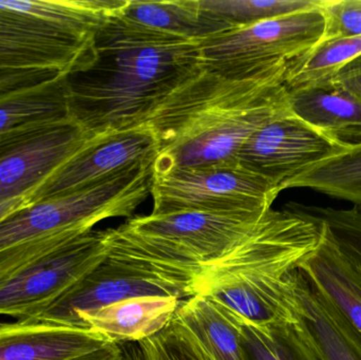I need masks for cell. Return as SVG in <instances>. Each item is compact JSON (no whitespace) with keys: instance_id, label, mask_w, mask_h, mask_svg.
Returning <instances> with one entry per match:
<instances>
[{"instance_id":"cell-26","label":"cell","mask_w":361,"mask_h":360,"mask_svg":"<svg viewBox=\"0 0 361 360\" xmlns=\"http://www.w3.org/2000/svg\"><path fill=\"white\" fill-rule=\"evenodd\" d=\"M305 213L322 222L338 251L361 273V211L299 204Z\"/></svg>"},{"instance_id":"cell-14","label":"cell","mask_w":361,"mask_h":360,"mask_svg":"<svg viewBox=\"0 0 361 360\" xmlns=\"http://www.w3.org/2000/svg\"><path fill=\"white\" fill-rule=\"evenodd\" d=\"M112 342L90 329L32 321L0 325V360H73Z\"/></svg>"},{"instance_id":"cell-32","label":"cell","mask_w":361,"mask_h":360,"mask_svg":"<svg viewBox=\"0 0 361 360\" xmlns=\"http://www.w3.org/2000/svg\"><path fill=\"white\" fill-rule=\"evenodd\" d=\"M31 205L32 201L30 196L17 197L8 200L0 201V223L14 213L27 209Z\"/></svg>"},{"instance_id":"cell-25","label":"cell","mask_w":361,"mask_h":360,"mask_svg":"<svg viewBox=\"0 0 361 360\" xmlns=\"http://www.w3.org/2000/svg\"><path fill=\"white\" fill-rule=\"evenodd\" d=\"M202 8L231 27H245L318 8L322 0H200Z\"/></svg>"},{"instance_id":"cell-29","label":"cell","mask_w":361,"mask_h":360,"mask_svg":"<svg viewBox=\"0 0 361 360\" xmlns=\"http://www.w3.org/2000/svg\"><path fill=\"white\" fill-rule=\"evenodd\" d=\"M65 74L54 70L0 68V101L17 93L44 86Z\"/></svg>"},{"instance_id":"cell-18","label":"cell","mask_w":361,"mask_h":360,"mask_svg":"<svg viewBox=\"0 0 361 360\" xmlns=\"http://www.w3.org/2000/svg\"><path fill=\"white\" fill-rule=\"evenodd\" d=\"M173 319L216 360H248L237 314L204 294L180 300Z\"/></svg>"},{"instance_id":"cell-9","label":"cell","mask_w":361,"mask_h":360,"mask_svg":"<svg viewBox=\"0 0 361 360\" xmlns=\"http://www.w3.org/2000/svg\"><path fill=\"white\" fill-rule=\"evenodd\" d=\"M350 145L316 130L290 108L255 131L240 148L235 161L283 192L310 167Z\"/></svg>"},{"instance_id":"cell-17","label":"cell","mask_w":361,"mask_h":360,"mask_svg":"<svg viewBox=\"0 0 361 360\" xmlns=\"http://www.w3.org/2000/svg\"><path fill=\"white\" fill-rule=\"evenodd\" d=\"M298 268L361 336V273L335 247L324 225L322 242Z\"/></svg>"},{"instance_id":"cell-2","label":"cell","mask_w":361,"mask_h":360,"mask_svg":"<svg viewBox=\"0 0 361 360\" xmlns=\"http://www.w3.org/2000/svg\"><path fill=\"white\" fill-rule=\"evenodd\" d=\"M277 80H231L201 69L180 85L148 120L158 145L154 170L237 162L244 142L290 109Z\"/></svg>"},{"instance_id":"cell-12","label":"cell","mask_w":361,"mask_h":360,"mask_svg":"<svg viewBox=\"0 0 361 360\" xmlns=\"http://www.w3.org/2000/svg\"><path fill=\"white\" fill-rule=\"evenodd\" d=\"M193 295L191 287L165 280L107 256L32 321L76 328L80 313L97 310L120 300L142 296L186 299Z\"/></svg>"},{"instance_id":"cell-19","label":"cell","mask_w":361,"mask_h":360,"mask_svg":"<svg viewBox=\"0 0 361 360\" xmlns=\"http://www.w3.org/2000/svg\"><path fill=\"white\" fill-rule=\"evenodd\" d=\"M121 14L144 27L197 42L233 29L216 15L204 10L200 0H127Z\"/></svg>"},{"instance_id":"cell-13","label":"cell","mask_w":361,"mask_h":360,"mask_svg":"<svg viewBox=\"0 0 361 360\" xmlns=\"http://www.w3.org/2000/svg\"><path fill=\"white\" fill-rule=\"evenodd\" d=\"M290 308L322 360H361V336L297 268L290 274Z\"/></svg>"},{"instance_id":"cell-21","label":"cell","mask_w":361,"mask_h":360,"mask_svg":"<svg viewBox=\"0 0 361 360\" xmlns=\"http://www.w3.org/2000/svg\"><path fill=\"white\" fill-rule=\"evenodd\" d=\"M127 0H25L2 1L6 10L31 15L47 23L97 34L107 17L125 6Z\"/></svg>"},{"instance_id":"cell-15","label":"cell","mask_w":361,"mask_h":360,"mask_svg":"<svg viewBox=\"0 0 361 360\" xmlns=\"http://www.w3.org/2000/svg\"><path fill=\"white\" fill-rule=\"evenodd\" d=\"M177 297L142 296L80 313L76 328L90 329L111 342H143L160 333L173 321Z\"/></svg>"},{"instance_id":"cell-1","label":"cell","mask_w":361,"mask_h":360,"mask_svg":"<svg viewBox=\"0 0 361 360\" xmlns=\"http://www.w3.org/2000/svg\"><path fill=\"white\" fill-rule=\"evenodd\" d=\"M121 8L99 27L92 63L66 75L71 118L92 137L147 124L202 69L199 42L133 23Z\"/></svg>"},{"instance_id":"cell-31","label":"cell","mask_w":361,"mask_h":360,"mask_svg":"<svg viewBox=\"0 0 361 360\" xmlns=\"http://www.w3.org/2000/svg\"><path fill=\"white\" fill-rule=\"evenodd\" d=\"M332 82L361 101V55L343 68Z\"/></svg>"},{"instance_id":"cell-24","label":"cell","mask_w":361,"mask_h":360,"mask_svg":"<svg viewBox=\"0 0 361 360\" xmlns=\"http://www.w3.org/2000/svg\"><path fill=\"white\" fill-rule=\"evenodd\" d=\"M361 55V35L326 40L293 61L284 75L286 90L331 82Z\"/></svg>"},{"instance_id":"cell-11","label":"cell","mask_w":361,"mask_h":360,"mask_svg":"<svg viewBox=\"0 0 361 360\" xmlns=\"http://www.w3.org/2000/svg\"><path fill=\"white\" fill-rule=\"evenodd\" d=\"M156 137L148 125L91 137L31 196L32 205L110 179L139 164H154Z\"/></svg>"},{"instance_id":"cell-22","label":"cell","mask_w":361,"mask_h":360,"mask_svg":"<svg viewBox=\"0 0 361 360\" xmlns=\"http://www.w3.org/2000/svg\"><path fill=\"white\" fill-rule=\"evenodd\" d=\"M71 118L66 76L0 101V135L36 123Z\"/></svg>"},{"instance_id":"cell-20","label":"cell","mask_w":361,"mask_h":360,"mask_svg":"<svg viewBox=\"0 0 361 360\" xmlns=\"http://www.w3.org/2000/svg\"><path fill=\"white\" fill-rule=\"evenodd\" d=\"M307 188L348 201L361 211V143L351 144L336 156L310 167L286 186Z\"/></svg>"},{"instance_id":"cell-16","label":"cell","mask_w":361,"mask_h":360,"mask_svg":"<svg viewBox=\"0 0 361 360\" xmlns=\"http://www.w3.org/2000/svg\"><path fill=\"white\" fill-rule=\"evenodd\" d=\"M288 91L295 116L316 130L348 144L361 143V101L331 82Z\"/></svg>"},{"instance_id":"cell-5","label":"cell","mask_w":361,"mask_h":360,"mask_svg":"<svg viewBox=\"0 0 361 360\" xmlns=\"http://www.w3.org/2000/svg\"><path fill=\"white\" fill-rule=\"evenodd\" d=\"M322 6L233 27L201 40L202 69L231 80L283 84L288 66L324 38Z\"/></svg>"},{"instance_id":"cell-7","label":"cell","mask_w":361,"mask_h":360,"mask_svg":"<svg viewBox=\"0 0 361 360\" xmlns=\"http://www.w3.org/2000/svg\"><path fill=\"white\" fill-rule=\"evenodd\" d=\"M107 230H91L0 280V315L32 321L108 256Z\"/></svg>"},{"instance_id":"cell-8","label":"cell","mask_w":361,"mask_h":360,"mask_svg":"<svg viewBox=\"0 0 361 360\" xmlns=\"http://www.w3.org/2000/svg\"><path fill=\"white\" fill-rule=\"evenodd\" d=\"M91 137L72 118L25 125L0 135V201L31 197Z\"/></svg>"},{"instance_id":"cell-3","label":"cell","mask_w":361,"mask_h":360,"mask_svg":"<svg viewBox=\"0 0 361 360\" xmlns=\"http://www.w3.org/2000/svg\"><path fill=\"white\" fill-rule=\"evenodd\" d=\"M324 224L298 203L267 211L257 228L200 273L204 294L255 325L290 321V274L322 242Z\"/></svg>"},{"instance_id":"cell-10","label":"cell","mask_w":361,"mask_h":360,"mask_svg":"<svg viewBox=\"0 0 361 360\" xmlns=\"http://www.w3.org/2000/svg\"><path fill=\"white\" fill-rule=\"evenodd\" d=\"M97 34L0 6V68L54 70L68 75L92 63Z\"/></svg>"},{"instance_id":"cell-27","label":"cell","mask_w":361,"mask_h":360,"mask_svg":"<svg viewBox=\"0 0 361 360\" xmlns=\"http://www.w3.org/2000/svg\"><path fill=\"white\" fill-rule=\"evenodd\" d=\"M140 342L148 360H216L173 318L160 333Z\"/></svg>"},{"instance_id":"cell-23","label":"cell","mask_w":361,"mask_h":360,"mask_svg":"<svg viewBox=\"0 0 361 360\" xmlns=\"http://www.w3.org/2000/svg\"><path fill=\"white\" fill-rule=\"evenodd\" d=\"M238 317L248 360H322L294 315L290 321L271 325H255Z\"/></svg>"},{"instance_id":"cell-6","label":"cell","mask_w":361,"mask_h":360,"mask_svg":"<svg viewBox=\"0 0 361 360\" xmlns=\"http://www.w3.org/2000/svg\"><path fill=\"white\" fill-rule=\"evenodd\" d=\"M280 192L269 180L238 162L152 169V215L184 211L263 215L271 211Z\"/></svg>"},{"instance_id":"cell-30","label":"cell","mask_w":361,"mask_h":360,"mask_svg":"<svg viewBox=\"0 0 361 360\" xmlns=\"http://www.w3.org/2000/svg\"><path fill=\"white\" fill-rule=\"evenodd\" d=\"M73 360H148L139 342H114L99 350Z\"/></svg>"},{"instance_id":"cell-4","label":"cell","mask_w":361,"mask_h":360,"mask_svg":"<svg viewBox=\"0 0 361 360\" xmlns=\"http://www.w3.org/2000/svg\"><path fill=\"white\" fill-rule=\"evenodd\" d=\"M152 165L139 164L110 179L47 199L0 223V280L109 218L131 217L147 199Z\"/></svg>"},{"instance_id":"cell-28","label":"cell","mask_w":361,"mask_h":360,"mask_svg":"<svg viewBox=\"0 0 361 360\" xmlns=\"http://www.w3.org/2000/svg\"><path fill=\"white\" fill-rule=\"evenodd\" d=\"M326 30L322 42L361 35V0H324Z\"/></svg>"}]
</instances>
